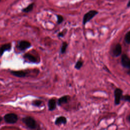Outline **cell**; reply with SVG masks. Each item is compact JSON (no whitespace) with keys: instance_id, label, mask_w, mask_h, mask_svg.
Instances as JSON below:
<instances>
[{"instance_id":"6da1fadb","label":"cell","mask_w":130,"mask_h":130,"mask_svg":"<svg viewBox=\"0 0 130 130\" xmlns=\"http://www.w3.org/2000/svg\"><path fill=\"white\" fill-rule=\"evenodd\" d=\"M23 122L30 129H35L37 127V123L34 118L30 116H26L22 119Z\"/></svg>"},{"instance_id":"7a4b0ae2","label":"cell","mask_w":130,"mask_h":130,"mask_svg":"<svg viewBox=\"0 0 130 130\" xmlns=\"http://www.w3.org/2000/svg\"><path fill=\"white\" fill-rule=\"evenodd\" d=\"M98 13V12L96 10H90L87 12L86 14H85L83 18V24L85 25L96 15H97Z\"/></svg>"},{"instance_id":"3957f363","label":"cell","mask_w":130,"mask_h":130,"mask_svg":"<svg viewBox=\"0 0 130 130\" xmlns=\"http://www.w3.org/2000/svg\"><path fill=\"white\" fill-rule=\"evenodd\" d=\"M4 120L8 123H15L18 120V116L14 113L7 114L4 116Z\"/></svg>"},{"instance_id":"277c9868","label":"cell","mask_w":130,"mask_h":130,"mask_svg":"<svg viewBox=\"0 0 130 130\" xmlns=\"http://www.w3.org/2000/svg\"><path fill=\"white\" fill-rule=\"evenodd\" d=\"M121 63L124 68L128 70V73L130 74V58L126 54H124L121 56Z\"/></svg>"},{"instance_id":"5b68a950","label":"cell","mask_w":130,"mask_h":130,"mask_svg":"<svg viewBox=\"0 0 130 130\" xmlns=\"http://www.w3.org/2000/svg\"><path fill=\"white\" fill-rule=\"evenodd\" d=\"M122 96V90L118 88H117L114 90V103L117 106L120 104V100Z\"/></svg>"},{"instance_id":"8992f818","label":"cell","mask_w":130,"mask_h":130,"mask_svg":"<svg viewBox=\"0 0 130 130\" xmlns=\"http://www.w3.org/2000/svg\"><path fill=\"white\" fill-rule=\"evenodd\" d=\"M122 53V47L121 45L118 43L113 48L112 51V55L115 57H118Z\"/></svg>"},{"instance_id":"52a82bcc","label":"cell","mask_w":130,"mask_h":130,"mask_svg":"<svg viewBox=\"0 0 130 130\" xmlns=\"http://www.w3.org/2000/svg\"><path fill=\"white\" fill-rule=\"evenodd\" d=\"M31 46L30 43L26 41H21L18 44V48L21 51H24L29 48Z\"/></svg>"},{"instance_id":"ba28073f","label":"cell","mask_w":130,"mask_h":130,"mask_svg":"<svg viewBox=\"0 0 130 130\" xmlns=\"http://www.w3.org/2000/svg\"><path fill=\"white\" fill-rule=\"evenodd\" d=\"M48 109L49 111L54 110L56 107V100L54 99H51L49 100L48 101Z\"/></svg>"},{"instance_id":"9c48e42d","label":"cell","mask_w":130,"mask_h":130,"mask_svg":"<svg viewBox=\"0 0 130 130\" xmlns=\"http://www.w3.org/2000/svg\"><path fill=\"white\" fill-rule=\"evenodd\" d=\"M70 99V97L68 95H64L61 96L58 100L57 104L59 106H61L62 104L67 103Z\"/></svg>"},{"instance_id":"30bf717a","label":"cell","mask_w":130,"mask_h":130,"mask_svg":"<svg viewBox=\"0 0 130 130\" xmlns=\"http://www.w3.org/2000/svg\"><path fill=\"white\" fill-rule=\"evenodd\" d=\"M67 123V119L64 116H59L57 117L55 121V124L56 125H60L61 124H65Z\"/></svg>"},{"instance_id":"8fae6325","label":"cell","mask_w":130,"mask_h":130,"mask_svg":"<svg viewBox=\"0 0 130 130\" xmlns=\"http://www.w3.org/2000/svg\"><path fill=\"white\" fill-rule=\"evenodd\" d=\"M11 48V45L10 44H6L2 45L0 47V55H2L4 52L7 50H10Z\"/></svg>"},{"instance_id":"7c38bea8","label":"cell","mask_w":130,"mask_h":130,"mask_svg":"<svg viewBox=\"0 0 130 130\" xmlns=\"http://www.w3.org/2000/svg\"><path fill=\"white\" fill-rule=\"evenodd\" d=\"M11 73L14 76L18 77H24L26 75V73L23 71H12Z\"/></svg>"},{"instance_id":"4fadbf2b","label":"cell","mask_w":130,"mask_h":130,"mask_svg":"<svg viewBox=\"0 0 130 130\" xmlns=\"http://www.w3.org/2000/svg\"><path fill=\"white\" fill-rule=\"evenodd\" d=\"M24 57L31 62H34V63L37 62V58L34 56H33L32 55L29 53H27L25 54L24 56Z\"/></svg>"},{"instance_id":"5bb4252c","label":"cell","mask_w":130,"mask_h":130,"mask_svg":"<svg viewBox=\"0 0 130 130\" xmlns=\"http://www.w3.org/2000/svg\"><path fill=\"white\" fill-rule=\"evenodd\" d=\"M68 47V44L66 42H63L62 43V46L61 47V48H60V53L63 54L64 53L66 50H67V48Z\"/></svg>"},{"instance_id":"9a60e30c","label":"cell","mask_w":130,"mask_h":130,"mask_svg":"<svg viewBox=\"0 0 130 130\" xmlns=\"http://www.w3.org/2000/svg\"><path fill=\"white\" fill-rule=\"evenodd\" d=\"M124 41L127 44H130V31H128L125 35L124 38Z\"/></svg>"},{"instance_id":"2e32d148","label":"cell","mask_w":130,"mask_h":130,"mask_svg":"<svg viewBox=\"0 0 130 130\" xmlns=\"http://www.w3.org/2000/svg\"><path fill=\"white\" fill-rule=\"evenodd\" d=\"M83 61H81V60H78L75 66V68L77 70H80L82 67L83 66Z\"/></svg>"},{"instance_id":"e0dca14e","label":"cell","mask_w":130,"mask_h":130,"mask_svg":"<svg viewBox=\"0 0 130 130\" xmlns=\"http://www.w3.org/2000/svg\"><path fill=\"white\" fill-rule=\"evenodd\" d=\"M33 6H34L33 4H31L30 5H29L26 8L24 9L23 10V11L24 12H26V13H28V12L31 11L32 10V9H33Z\"/></svg>"},{"instance_id":"ac0fdd59","label":"cell","mask_w":130,"mask_h":130,"mask_svg":"<svg viewBox=\"0 0 130 130\" xmlns=\"http://www.w3.org/2000/svg\"><path fill=\"white\" fill-rule=\"evenodd\" d=\"M57 21L58 24H60L63 21V17L62 16L60 15H57Z\"/></svg>"},{"instance_id":"d6986e66","label":"cell","mask_w":130,"mask_h":130,"mask_svg":"<svg viewBox=\"0 0 130 130\" xmlns=\"http://www.w3.org/2000/svg\"><path fill=\"white\" fill-rule=\"evenodd\" d=\"M121 100H124V101H126V102H128L130 103V95H124V96H122Z\"/></svg>"},{"instance_id":"ffe728a7","label":"cell","mask_w":130,"mask_h":130,"mask_svg":"<svg viewBox=\"0 0 130 130\" xmlns=\"http://www.w3.org/2000/svg\"><path fill=\"white\" fill-rule=\"evenodd\" d=\"M42 104V101L40 100H36L34 101L32 104L36 106H39Z\"/></svg>"},{"instance_id":"44dd1931","label":"cell","mask_w":130,"mask_h":130,"mask_svg":"<svg viewBox=\"0 0 130 130\" xmlns=\"http://www.w3.org/2000/svg\"><path fill=\"white\" fill-rule=\"evenodd\" d=\"M59 37H63V34L62 33V32H60L59 34H58V35Z\"/></svg>"},{"instance_id":"7402d4cb","label":"cell","mask_w":130,"mask_h":130,"mask_svg":"<svg viewBox=\"0 0 130 130\" xmlns=\"http://www.w3.org/2000/svg\"><path fill=\"white\" fill-rule=\"evenodd\" d=\"M127 7H130V0L128 1L127 4Z\"/></svg>"},{"instance_id":"603a6c76","label":"cell","mask_w":130,"mask_h":130,"mask_svg":"<svg viewBox=\"0 0 130 130\" xmlns=\"http://www.w3.org/2000/svg\"><path fill=\"white\" fill-rule=\"evenodd\" d=\"M128 121L130 122V114H129V116H128Z\"/></svg>"},{"instance_id":"cb8c5ba5","label":"cell","mask_w":130,"mask_h":130,"mask_svg":"<svg viewBox=\"0 0 130 130\" xmlns=\"http://www.w3.org/2000/svg\"><path fill=\"white\" fill-rule=\"evenodd\" d=\"M2 120V118L0 116V123H1V122Z\"/></svg>"},{"instance_id":"d4e9b609","label":"cell","mask_w":130,"mask_h":130,"mask_svg":"<svg viewBox=\"0 0 130 130\" xmlns=\"http://www.w3.org/2000/svg\"><path fill=\"white\" fill-rule=\"evenodd\" d=\"M0 1H1V0H0Z\"/></svg>"}]
</instances>
